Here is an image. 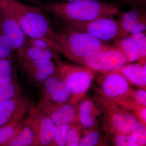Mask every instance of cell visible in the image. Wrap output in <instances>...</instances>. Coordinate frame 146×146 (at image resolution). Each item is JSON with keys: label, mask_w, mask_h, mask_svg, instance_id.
<instances>
[{"label": "cell", "mask_w": 146, "mask_h": 146, "mask_svg": "<svg viewBox=\"0 0 146 146\" xmlns=\"http://www.w3.org/2000/svg\"><path fill=\"white\" fill-rule=\"evenodd\" d=\"M58 74L70 94V103L76 104L91 86L94 78V72L86 67L69 65L56 59Z\"/></svg>", "instance_id": "4"}, {"label": "cell", "mask_w": 146, "mask_h": 146, "mask_svg": "<svg viewBox=\"0 0 146 146\" xmlns=\"http://www.w3.org/2000/svg\"><path fill=\"white\" fill-rule=\"evenodd\" d=\"M1 0H0V2H1Z\"/></svg>", "instance_id": "35"}, {"label": "cell", "mask_w": 146, "mask_h": 146, "mask_svg": "<svg viewBox=\"0 0 146 146\" xmlns=\"http://www.w3.org/2000/svg\"><path fill=\"white\" fill-rule=\"evenodd\" d=\"M62 27L86 33L102 41L115 40L129 35L119 21L113 16H102L90 21L70 22L63 24Z\"/></svg>", "instance_id": "6"}, {"label": "cell", "mask_w": 146, "mask_h": 146, "mask_svg": "<svg viewBox=\"0 0 146 146\" xmlns=\"http://www.w3.org/2000/svg\"><path fill=\"white\" fill-rule=\"evenodd\" d=\"M114 47L122 53L128 63L138 60L140 56L138 47L129 36L119 37L115 39Z\"/></svg>", "instance_id": "20"}, {"label": "cell", "mask_w": 146, "mask_h": 146, "mask_svg": "<svg viewBox=\"0 0 146 146\" xmlns=\"http://www.w3.org/2000/svg\"><path fill=\"white\" fill-rule=\"evenodd\" d=\"M22 72L33 85L41 87L55 72L56 64L53 60L40 59L31 61H19Z\"/></svg>", "instance_id": "10"}, {"label": "cell", "mask_w": 146, "mask_h": 146, "mask_svg": "<svg viewBox=\"0 0 146 146\" xmlns=\"http://www.w3.org/2000/svg\"><path fill=\"white\" fill-rule=\"evenodd\" d=\"M28 116L23 122V127L18 134L7 146H36L37 127L36 119L29 108Z\"/></svg>", "instance_id": "16"}, {"label": "cell", "mask_w": 146, "mask_h": 146, "mask_svg": "<svg viewBox=\"0 0 146 146\" xmlns=\"http://www.w3.org/2000/svg\"><path fill=\"white\" fill-rule=\"evenodd\" d=\"M131 136L134 140L139 143L140 146H146V125L140 121H138L133 129Z\"/></svg>", "instance_id": "31"}, {"label": "cell", "mask_w": 146, "mask_h": 146, "mask_svg": "<svg viewBox=\"0 0 146 146\" xmlns=\"http://www.w3.org/2000/svg\"><path fill=\"white\" fill-rule=\"evenodd\" d=\"M136 43L139 50L140 56L138 62L142 64L146 63V35L145 33H139L130 34L129 36Z\"/></svg>", "instance_id": "29"}, {"label": "cell", "mask_w": 146, "mask_h": 146, "mask_svg": "<svg viewBox=\"0 0 146 146\" xmlns=\"http://www.w3.org/2000/svg\"><path fill=\"white\" fill-rule=\"evenodd\" d=\"M41 96L36 107L39 110L61 104L70 103L71 96L67 86L60 78L57 70L43 85Z\"/></svg>", "instance_id": "9"}, {"label": "cell", "mask_w": 146, "mask_h": 146, "mask_svg": "<svg viewBox=\"0 0 146 146\" xmlns=\"http://www.w3.org/2000/svg\"><path fill=\"white\" fill-rule=\"evenodd\" d=\"M96 100L103 112V131L131 134L139 121L132 111L119 105L97 96Z\"/></svg>", "instance_id": "5"}, {"label": "cell", "mask_w": 146, "mask_h": 146, "mask_svg": "<svg viewBox=\"0 0 146 146\" xmlns=\"http://www.w3.org/2000/svg\"><path fill=\"white\" fill-rule=\"evenodd\" d=\"M119 21L123 29L128 34H136L146 30L145 13L135 11L124 12Z\"/></svg>", "instance_id": "17"}, {"label": "cell", "mask_w": 146, "mask_h": 146, "mask_svg": "<svg viewBox=\"0 0 146 146\" xmlns=\"http://www.w3.org/2000/svg\"><path fill=\"white\" fill-rule=\"evenodd\" d=\"M131 111L139 121L146 125V106H138L133 108Z\"/></svg>", "instance_id": "32"}, {"label": "cell", "mask_w": 146, "mask_h": 146, "mask_svg": "<svg viewBox=\"0 0 146 146\" xmlns=\"http://www.w3.org/2000/svg\"><path fill=\"white\" fill-rule=\"evenodd\" d=\"M13 51L10 41L0 29V60L11 59Z\"/></svg>", "instance_id": "30"}, {"label": "cell", "mask_w": 146, "mask_h": 146, "mask_svg": "<svg viewBox=\"0 0 146 146\" xmlns=\"http://www.w3.org/2000/svg\"><path fill=\"white\" fill-rule=\"evenodd\" d=\"M20 94L17 82L0 80V106Z\"/></svg>", "instance_id": "23"}, {"label": "cell", "mask_w": 146, "mask_h": 146, "mask_svg": "<svg viewBox=\"0 0 146 146\" xmlns=\"http://www.w3.org/2000/svg\"><path fill=\"white\" fill-rule=\"evenodd\" d=\"M0 80L17 82V76L11 59L0 60Z\"/></svg>", "instance_id": "27"}, {"label": "cell", "mask_w": 146, "mask_h": 146, "mask_svg": "<svg viewBox=\"0 0 146 146\" xmlns=\"http://www.w3.org/2000/svg\"><path fill=\"white\" fill-rule=\"evenodd\" d=\"M74 62L103 74L119 70L128 63L122 53L115 47L110 46L87 57L78 58Z\"/></svg>", "instance_id": "7"}, {"label": "cell", "mask_w": 146, "mask_h": 146, "mask_svg": "<svg viewBox=\"0 0 146 146\" xmlns=\"http://www.w3.org/2000/svg\"><path fill=\"white\" fill-rule=\"evenodd\" d=\"M25 1L31 4L36 5H37L49 2V0H25Z\"/></svg>", "instance_id": "33"}, {"label": "cell", "mask_w": 146, "mask_h": 146, "mask_svg": "<svg viewBox=\"0 0 146 146\" xmlns=\"http://www.w3.org/2000/svg\"><path fill=\"white\" fill-rule=\"evenodd\" d=\"M40 110L48 116L56 126L70 124L78 120L76 104L70 103L52 106Z\"/></svg>", "instance_id": "15"}, {"label": "cell", "mask_w": 146, "mask_h": 146, "mask_svg": "<svg viewBox=\"0 0 146 146\" xmlns=\"http://www.w3.org/2000/svg\"><path fill=\"white\" fill-rule=\"evenodd\" d=\"M62 1L65 2H71L74 1H80V0H61Z\"/></svg>", "instance_id": "34"}, {"label": "cell", "mask_w": 146, "mask_h": 146, "mask_svg": "<svg viewBox=\"0 0 146 146\" xmlns=\"http://www.w3.org/2000/svg\"><path fill=\"white\" fill-rule=\"evenodd\" d=\"M29 109L35 117L37 123L36 146H49L55 133L56 125L48 116L43 113L35 106L31 104Z\"/></svg>", "instance_id": "14"}, {"label": "cell", "mask_w": 146, "mask_h": 146, "mask_svg": "<svg viewBox=\"0 0 146 146\" xmlns=\"http://www.w3.org/2000/svg\"><path fill=\"white\" fill-rule=\"evenodd\" d=\"M87 132L78 120L72 123L66 141V146H79L82 138Z\"/></svg>", "instance_id": "25"}, {"label": "cell", "mask_w": 146, "mask_h": 146, "mask_svg": "<svg viewBox=\"0 0 146 146\" xmlns=\"http://www.w3.org/2000/svg\"><path fill=\"white\" fill-rule=\"evenodd\" d=\"M96 82L97 96L117 104L132 89L125 78L114 71L103 74Z\"/></svg>", "instance_id": "8"}, {"label": "cell", "mask_w": 146, "mask_h": 146, "mask_svg": "<svg viewBox=\"0 0 146 146\" xmlns=\"http://www.w3.org/2000/svg\"><path fill=\"white\" fill-rule=\"evenodd\" d=\"M51 47L56 51L75 62L78 58L87 57L110 46L100 39L86 33L61 27L59 31H54Z\"/></svg>", "instance_id": "3"}, {"label": "cell", "mask_w": 146, "mask_h": 146, "mask_svg": "<svg viewBox=\"0 0 146 146\" xmlns=\"http://www.w3.org/2000/svg\"><path fill=\"white\" fill-rule=\"evenodd\" d=\"M23 125L21 121H15L0 127V146H7L19 133Z\"/></svg>", "instance_id": "22"}, {"label": "cell", "mask_w": 146, "mask_h": 146, "mask_svg": "<svg viewBox=\"0 0 146 146\" xmlns=\"http://www.w3.org/2000/svg\"><path fill=\"white\" fill-rule=\"evenodd\" d=\"M31 105L28 100L20 94L0 106V127L22 121Z\"/></svg>", "instance_id": "11"}, {"label": "cell", "mask_w": 146, "mask_h": 146, "mask_svg": "<svg viewBox=\"0 0 146 146\" xmlns=\"http://www.w3.org/2000/svg\"><path fill=\"white\" fill-rule=\"evenodd\" d=\"M78 121L86 131L98 128L101 110L93 100L84 96L76 104Z\"/></svg>", "instance_id": "13"}, {"label": "cell", "mask_w": 146, "mask_h": 146, "mask_svg": "<svg viewBox=\"0 0 146 146\" xmlns=\"http://www.w3.org/2000/svg\"><path fill=\"white\" fill-rule=\"evenodd\" d=\"M18 61H31L40 59L55 60L58 57L53 49H42L33 46L27 42L21 49L17 51Z\"/></svg>", "instance_id": "19"}, {"label": "cell", "mask_w": 146, "mask_h": 146, "mask_svg": "<svg viewBox=\"0 0 146 146\" xmlns=\"http://www.w3.org/2000/svg\"><path fill=\"white\" fill-rule=\"evenodd\" d=\"M0 29L10 41L14 51L21 49L26 44L27 36L17 21L1 11Z\"/></svg>", "instance_id": "12"}, {"label": "cell", "mask_w": 146, "mask_h": 146, "mask_svg": "<svg viewBox=\"0 0 146 146\" xmlns=\"http://www.w3.org/2000/svg\"><path fill=\"white\" fill-rule=\"evenodd\" d=\"M109 145L106 137L98 129L88 131L82 138L80 146H108Z\"/></svg>", "instance_id": "24"}, {"label": "cell", "mask_w": 146, "mask_h": 146, "mask_svg": "<svg viewBox=\"0 0 146 146\" xmlns=\"http://www.w3.org/2000/svg\"><path fill=\"white\" fill-rule=\"evenodd\" d=\"M0 11L14 18L30 39H42L51 47L54 31L41 8L18 0H1Z\"/></svg>", "instance_id": "1"}, {"label": "cell", "mask_w": 146, "mask_h": 146, "mask_svg": "<svg viewBox=\"0 0 146 146\" xmlns=\"http://www.w3.org/2000/svg\"><path fill=\"white\" fill-rule=\"evenodd\" d=\"M106 137L116 146H140L131 134L117 133L109 131H104Z\"/></svg>", "instance_id": "26"}, {"label": "cell", "mask_w": 146, "mask_h": 146, "mask_svg": "<svg viewBox=\"0 0 146 146\" xmlns=\"http://www.w3.org/2000/svg\"><path fill=\"white\" fill-rule=\"evenodd\" d=\"M118 104L130 111L138 106H146V90L132 89Z\"/></svg>", "instance_id": "21"}, {"label": "cell", "mask_w": 146, "mask_h": 146, "mask_svg": "<svg viewBox=\"0 0 146 146\" xmlns=\"http://www.w3.org/2000/svg\"><path fill=\"white\" fill-rule=\"evenodd\" d=\"M114 72L121 74L129 84L146 90V63L127 64Z\"/></svg>", "instance_id": "18"}, {"label": "cell", "mask_w": 146, "mask_h": 146, "mask_svg": "<svg viewBox=\"0 0 146 146\" xmlns=\"http://www.w3.org/2000/svg\"><path fill=\"white\" fill-rule=\"evenodd\" d=\"M38 7L45 13L62 21L63 24L90 21L102 16L114 17L119 10L115 4L99 0L48 2L39 5Z\"/></svg>", "instance_id": "2"}, {"label": "cell", "mask_w": 146, "mask_h": 146, "mask_svg": "<svg viewBox=\"0 0 146 146\" xmlns=\"http://www.w3.org/2000/svg\"><path fill=\"white\" fill-rule=\"evenodd\" d=\"M71 125L56 126L54 136L49 146H65Z\"/></svg>", "instance_id": "28"}]
</instances>
